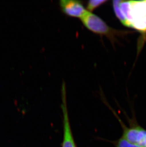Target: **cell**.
<instances>
[{"label": "cell", "instance_id": "ba28073f", "mask_svg": "<svg viewBox=\"0 0 146 147\" xmlns=\"http://www.w3.org/2000/svg\"><path fill=\"white\" fill-rule=\"evenodd\" d=\"M141 146L142 147H146V134L145 137L144 138L142 143L141 144Z\"/></svg>", "mask_w": 146, "mask_h": 147}, {"label": "cell", "instance_id": "5b68a950", "mask_svg": "<svg viewBox=\"0 0 146 147\" xmlns=\"http://www.w3.org/2000/svg\"><path fill=\"white\" fill-rule=\"evenodd\" d=\"M60 6L63 12L69 16L81 18L87 10L84 8L80 1L72 0H62Z\"/></svg>", "mask_w": 146, "mask_h": 147}, {"label": "cell", "instance_id": "3957f363", "mask_svg": "<svg viewBox=\"0 0 146 147\" xmlns=\"http://www.w3.org/2000/svg\"><path fill=\"white\" fill-rule=\"evenodd\" d=\"M66 97V94L62 95V109L63 113V136L62 147H77L71 127Z\"/></svg>", "mask_w": 146, "mask_h": 147}, {"label": "cell", "instance_id": "52a82bcc", "mask_svg": "<svg viewBox=\"0 0 146 147\" xmlns=\"http://www.w3.org/2000/svg\"><path fill=\"white\" fill-rule=\"evenodd\" d=\"M106 1L104 0H92L88 1L87 3V8L88 11L91 12L94 9L99 7L102 4L106 2Z\"/></svg>", "mask_w": 146, "mask_h": 147}, {"label": "cell", "instance_id": "6da1fadb", "mask_svg": "<svg viewBox=\"0 0 146 147\" xmlns=\"http://www.w3.org/2000/svg\"><path fill=\"white\" fill-rule=\"evenodd\" d=\"M119 6L125 19L124 26L146 32V1H119Z\"/></svg>", "mask_w": 146, "mask_h": 147}, {"label": "cell", "instance_id": "7a4b0ae2", "mask_svg": "<svg viewBox=\"0 0 146 147\" xmlns=\"http://www.w3.org/2000/svg\"><path fill=\"white\" fill-rule=\"evenodd\" d=\"M81 19L88 30L97 34L105 35L113 39V36L119 33L118 31L111 28L99 17L88 11Z\"/></svg>", "mask_w": 146, "mask_h": 147}, {"label": "cell", "instance_id": "277c9868", "mask_svg": "<svg viewBox=\"0 0 146 147\" xmlns=\"http://www.w3.org/2000/svg\"><path fill=\"white\" fill-rule=\"evenodd\" d=\"M123 127V137L130 143L141 146L146 131L138 125H133L130 127L125 126L121 123Z\"/></svg>", "mask_w": 146, "mask_h": 147}, {"label": "cell", "instance_id": "8992f818", "mask_svg": "<svg viewBox=\"0 0 146 147\" xmlns=\"http://www.w3.org/2000/svg\"><path fill=\"white\" fill-rule=\"evenodd\" d=\"M115 147H142L139 145L130 143L123 136H121L118 140L115 142Z\"/></svg>", "mask_w": 146, "mask_h": 147}]
</instances>
